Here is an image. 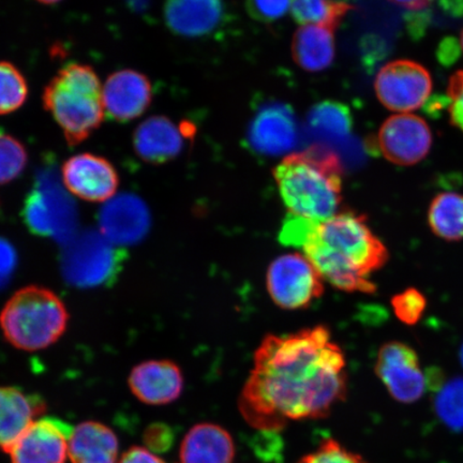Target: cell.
Wrapping results in <instances>:
<instances>
[{"label":"cell","instance_id":"5","mask_svg":"<svg viewBox=\"0 0 463 463\" xmlns=\"http://www.w3.org/2000/svg\"><path fill=\"white\" fill-rule=\"evenodd\" d=\"M69 312L65 303L50 288H22L0 312V329L7 343L17 350L46 349L66 333Z\"/></svg>","mask_w":463,"mask_h":463},{"label":"cell","instance_id":"14","mask_svg":"<svg viewBox=\"0 0 463 463\" xmlns=\"http://www.w3.org/2000/svg\"><path fill=\"white\" fill-rule=\"evenodd\" d=\"M190 121L175 124L165 116H152L133 133V147L143 161L164 165L178 157L195 136Z\"/></svg>","mask_w":463,"mask_h":463},{"label":"cell","instance_id":"35","mask_svg":"<svg viewBox=\"0 0 463 463\" xmlns=\"http://www.w3.org/2000/svg\"><path fill=\"white\" fill-rule=\"evenodd\" d=\"M16 265V254L8 241L0 239V288L8 282Z\"/></svg>","mask_w":463,"mask_h":463},{"label":"cell","instance_id":"28","mask_svg":"<svg viewBox=\"0 0 463 463\" xmlns=\"http://www.w3.org/2000/svg\"><path fill=\"white\" fill-rule=\"evenodd\" d=\"M434 408L439 419L453 430H463V379L455 378L439 387Z\"/></svg>","mask_w":463,"mask_h":463},{"label":"cell","instance_id":"32","mask_svg":"<svg viewBox=\"0 0 463 463\" xmlns=\"http://www.w3.org/2000/svg\"><path fill=\"white\" fill-rule=\"evenodd\" d=\"M292 5V0H246L248 14L252 19L271 23L285 16Z\"/></svg>","mask_w":463,"mask_h":463},{"label":"cell","instance_id":"7","mask_svg":"<svg viewBox=\"0 0 463 463\" xmlns=\"http://www.w3.org/2000/svg\"><path fill=\"white\" fill-rule=\"evenodd\" d=\"M74 215L71 196L58 183L54 171L40 173L25 200L27 227L42 236L66 235L74 227Z\"/></svg>","mask_w":463,"mask_h":463},{"label":"cell","instance_id":"20","mask_svg":"<svg viewBox=\"0 0 463 463\" xmlns=\"http://www.w3.org/2000/svg\"><path fill=\"white\" fill-rule=\"evenodd\" d=\"M46 411L43 397L14 386H0V449L9 454L14 443Z\"/></svg>","mask_w":463,"mask_h":463},{"label":"cell","instance_id":"17","mask_svg":"<svg viewBox=\"0 0 463 463\" xmlns=\"http://www.w3.org/2000/svg\"><path fill=\"white\" fill-rule=\"evenodd\" d=\"M101 234L113 245H132L146 235L150 225L148 207L137 195H115L104 203L99 215Z\"/></svg>","mask_w":463,"mask_h":463},{"label":"cell","instance_id":"34","mask_svg":"<svg viewBox=\"0 0 463 463\" xmlns=\"http://www.w3.org/2000/svg\"><path fill=\"white\" fill-rule=\"evenodd\" d=\"M448 94L451 124L463 132V71L450 78Z\"/></svg>","mask_w":463,"mask_h":463},{"label":"cell","instance_id":"40","mask_svg":"<svg viewBox=\"0 0 463 463\" xmlns=\"http://www.w3.org/2000/svg\"><path fill=\"white\" fill-rule=\"evenodd\" d=\"M460 44H461V49L463 51V29H462V32H461Z\"/></svg>","mask_w":463,"mask_h":463},{"label":"cell","instance_id":"25","mask_svg":"<svg viewBox=\"0 0 463 463\" xmlns=\"http://www.w3.org/2000/svg\"><path fill=\"white\" fill-rule=\"evenodd\" d=\"M428 223L439 239L463 240V195L449 191L438 194L430 203Z\"/></svg>","mask_w":463,"mask_h":463},{"label":"cell","instance_id":"10","mask_svg":"<svg viewBox=\"0 0 463 463\" xmlns=\"http://www.w3.org/2000/svg\"><path fill=\"white\" fill-rule=\"evenodd\" d=\"M102 234L87 233L69 247L62 270L68 281L79 287H95L112 279L120 256Z\"/></svg>","mask_w":463,"mask_h":463},{"label":"cell","instance_id":"13","mask_svg":"<svg viewBox=\"0 0 463 463\" xmlns=\"http://www.w3.org/2000/svg\"><path fill=\"white\" fill-rule=\"evenodd\" d=\"M63 186L77 198L90 203H107L114 198L119 176L108 159L94 154H80L63 162Z\"/></svg>","mask_w":463,"mask_h":463},{"label":"cell","instance_id":"26","mask_svg":"<svg viewBox=\"0 0 463 463\" xmlns=\"http://www.w3.org/2000/svg\"><path fill=\"white\" fill-rule=\"evenodd\" d=\"M294 20L304 25L337 28L351 10L344 0H292Z\"/></svg>","mask_w":463,"mask_h":463},{"label":"cell","instance_id":"18","mask_svg":"<svg viewBox=\"0 0 463 463\" xmlns=\"http://www.w3.org/2000/svg\"><path fill=\"white\" fill-rule=\"evenodd\" d=\"M128 385L138 402L149 405L172 403L181 397L184 375L175 363L147 361L131 370Z\"/></svg>","mask_w":463,"mask_h":463},{"label":"cell","instance_id":"19","mask_svg":"<svg viewBox=\"0 0 463 463\" xmlns=\"http://www.w3.org/2000/svg\"><path fill=\"white\" fill-rule=\"evenodd\" d=\"M224 0H165V20L178 36H208L223 25Z\"/></svg>","mask_w":463,"mask_h":463},{"label":"cell","instance_id":"8","mask_svg":"<svg viewBox=\"0 0 463 463\" xmlns=\"http://www.w3.org/2000/svg\"><path fill=\"white\" fill-rule=\"evenodd\" d=\"M376 96L391 111L409 113L424 106L432 91V79L424 66L412 61L387 63L376 75Z\"/></svg>","mask_w":463,"mask_h":463},{"label":"cell","instance_id":"22","mask_svg":"<svg viewBox=\"0 0 463 463\" xmlns=\"http://www.w3.org/2000/svg\"><path fill=\"white\" fill-rule=\"evenodd\" d=\"M118 436L99 421L87 420L74 428L69 441L71 463H118Z\"/></svg>","mask_w":463,"mask_h":463},{"label":"cell","instance_id":"2","mask_svg":"<svg viewBox=\"0 0 463 463\" xmlns=\"http://www.w3.org/2000/svg\"><path fill=\"white\" fill-rule=\"evenodd\" d=\"M303 250L323 279L345 292L373 293L370 276L389 260L366 218L354 212H341L316 224Z\"/></svg>","mask_w":463,"mask_h":463},{"label":"cell","instance_id":"6","mask_svg":"<svg viewBox=\"0 0 463 463\" xmlns=\"http://www.w3.org/2000/svg\"><path fill=\"white\" fill-rule=\"evenodd\" d=\"M323 280L306 256L288 253L269 265L266 286L277 306L282 309L298 310L308 308L322 297Z\"/></svg>","mask_w":463,"mask_h":463},{"label":"cell","instance_id":"9","mask_svg":"<svg viewBox=\"0 0 463 463\" xmlns=\"http://www.w3.org/2000/svg\"><path fill=\"white\" fill-rule=\"evenodd\" d=\"M375 373L390 395L401 403H414L424 396L427 376L412 347L392 341L381 347L376 358Z\"/></svg>","mask_w":463,"mask_h":463},{"label":"cell","instance_id":"21","mask_svg":"<svg viewBox=\"0 0 463 463\" xmlns=\"http://www.w3.org/2000/svg\"><path fill=\"white\" fill-rule=\"evenodd\" d=\"M235 447L230 433L215 424L203 422L191 428L179 449V463H232Z\"/></svg>","mask_w":463,"mask_h":463},{"label":"cell","instance_id":"11","mask_svg":"<svg viewBox=\"0 0 463 463\" xmlns=\"http://www.w3.org/2000/svg\"><path fill=\"white\" fill-rule=\"evenodd\" d=\"M379 152L392 164H419L430 152L432 133L419 116L403 113L387 119L376 137Z\"/></svg>","mask_w":463,"mask_h":463},{"label":"cell","instance_id":"1","mask_svg":"<svg viewBox=\"0 0 463 463\" xmlns=\"http://www.w3.org/2000/svg\"><path fill=\"white\" fill-rule=\"evenodd\" d=\"M346 390L343 350L327 328L317 326L262 341L240 409L249 425L276 432L289 420L326 418Z\"/></svg>","mask_w":463,"mask_h":463},{"label":"cell","instance_id":"38","mask_svg":"<svg viewBox=\"0 0 463 463\" xmlns=\"http://www.w3.org/2000/svg\"><path fill=\"white\" fill-rule=\"evenodd\" d=\"M37 2L44 4V5H54L61 2V0H37Z\"/></svg>","mask_w":463,"mask_h":463},{"label":"cell","instance_id":"30","mask_svg":"<svg viewBox=\"0 0 463 463\" xmlns=\"http://www.w3.org/2000/svg\"><path fill=\"white\" fill-rule=\"evenodd\" d=\"M392 306L399 320L412 326L418 324L424 315L427 299L418 288H410L395 295L392 299Z\"/></svg>","mask_w":463,"mask_h":463},{"label":"cell","instance_id":"12","mask_svg":"<svg viewBox=\"0 0 463 463\" xmlns=\"http://www.w3.org/2000/svg\"><path fill=\"white\" fill-rule=\"evenodd\" d=\"M298 125L291 107L280 102L266 103L253 116L247 133L249 148L260 156H281L297 147Z\"/></svg>","mask_w":463,"mask_h":463},{"label":"cell","instance_id":"36","mask_svg":"<svg viewBox=\"0 0 463 463\" xmlns=\"http://www.w3.org/2000/svg\"><path fill=\"white\" fill-rule=\"evenodd\" d=\"M118 463H166L146 448L132 447L127 449Z\"/></svg>","mask_w":463,"mask_h":463},{"label":"cell","instance_id":"3","mask_svg":"<svg viewBox=\"0 0 463 463\" xmlns=\"http://www.w3.org/2000/svg\"><path fill=\"white\" fill-rule=\"evenodd\" d=\"M343 174L338 155L323 145L288 156L274 170L288 215L316 223L338 213L343 199Z\"/></svg>","mask_w":463,"mask_h":463},{"label":"cell","instance_id":"37","mask_svg":"<svg viewBox=\"0 0 463 463\" xmlns=\"http://www.w3.org/2000/svg\"><path fill=\"white\" fill-rule=\"evenodd\" d=\"M392 3L409 10H422L430 5L433 0H391Z\"/></svg>","mask_w":463,"mask_h":463},{"label":"cell","instance_id":"15","mask_svg":"<svg viewBox=\"0 0 463 463\" xmlns=\"http://www.w3.org/2000/svg\"><path fill=\"white\" fill-rule=\"evenodd\" d=\"M74 428L56 418H40L17 439L11 463H66Z\"/></svg>","mask_w":463,"mask_h":463},{"label":"cell","instance_id":"16","mask_svg":"<svg viewBox=\"0 0 463 463\" xmlns=\"http://www.w3.org/2000/svg\"><path fill=\"white\" fill-rule=\"evenodd\" d=\"M104 111L118 123L140 118L153 100L152 83L146 75L125 69L109 75L102 90Z\"/></svg>","mask_w":463,"mask_h":463},{"label":"cell","instance_id":"27","mask_svg":"<svg viewBox=\"0 0 463 463\" xmlns=\"http://www.w3.org/2000/svg\"><path fill=\"white\" fill-rule=\"evenodd\" d=\"M28 84L14 63L0 61V115L14 113L27 100Z\"/></svg>","mask_w":463,"mask_h":463},{"label":"cell","instance_id":"31","mask_svg":"<svg viewBox=\"0 0 463 463\" xmlns=\"http://www.w3.org/2000/svg\"><path fill=\"white\" fill-rule=\"evenodd\" d=\"M298 463H368L362 456L352 453L335 441L326 439L314 453L307 455Z\"/></svg>","mask_w":463,"mask_h":463},{"label":"cell","instance_id":"29","mask_svg":"<svg viewBox=\"0 0 463 463\" xmlns=\"http://www.w3.org/2000/svg\"><path fill=\"white\" fill-rule=\"evenodd\" d=\"M27 160L24 145L13 136L0 132V184H9L19 177Z\"/></svg>","mask_w":463,"mask_h":463},{"label":"cell","instance_id":"24","mask_svg":"<svg viewBox=\"0 0 463 463\" xmlns=\"http://www.w3.org/2000/svg\"><path fill=\"white\" fill-rule=\"evenodd\" d=\"M311 135L327 143L344 142L352 131V114L349 107L338 101L316 104L308 115Z\"/></svg>","mask_w":463,"mask_h":463},{"label":"cell","instance_id":"33","mask_svg":"<svg viewBox=\"0 0 463 463\" xmlns=\"http://www.w3.org/2000/svg\"><path fill=\"white\" fill-rule=\"evenodd\" d=\"M175 441V433L172 427L165 422H153L145 428L143 442L145 448L155 454H162L169 451Z\"/></svg>","mask_w":463,"mask_h":463},{"label":"cell","instance_id":"39","mask_svg":"<svg viewBox=\"0 0 463 463\" xmlns=\"http://www.w3.org/2000/svg\"><path fill=\"white\" fill-rule=\"evenodd\" d=\"M459 356H460V362H461V364H462V367H463V345H461Z\"/></svg>","mask_w":463,"mask_h":463},{"label":"cell","instance_id":"23","mask_svg":"<svg viewBox=\"0 0 463 463\" xmlns=\"http://www.w3.org/2000/svg\"><path fill=\"white\" fill-rule=\"evenodd\" d=\"M335 29L326 25H304L294 34L292 54L295 62L307 71H326L335 58Z\"/></svg>","mask_w":463,"mask_h":463},{"label":"cell","instance_id":"4","mask_svg":"<svg viewBox=\"0 0 463 463\" xmlns=\"http://www.w3.org/2000/svg\"><path fill=\"white\" fill-rule=\"evenodd\" d=\"M102 90L94 69L83 63L63 67L45 86L43 107L71 146L84 142L101 126L106 112Z\"/></svg>","mask_w":463,"mask_h":463}]
</instances>
